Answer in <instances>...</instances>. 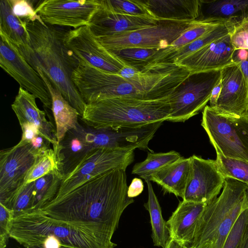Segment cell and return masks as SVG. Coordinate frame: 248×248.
<instances>
[{"label":"cell","mask_w":248,"mask_h":248,"mask_svg":"<svg viewBox=\"0 0 248 248\" xmlns=\"http://www.w3.org/2000/svg\"><path fill=\"white\" fill-rule=\"evenodd\" d=\"M126 170H108L36 210L69 225L91 232L115 247L112 236L126 207L134 202L127 195Z\"/></svg>","instance_id":"6da1fadb"},{"label":"cell","mask_w":248,"mask_h":248,"mask_svg":"<svg viewBox=\"0 0 248 248\" xmlns=\"http://www.w3.org/2000/svg\"><path fill=\"white\" fill-rule=\"evenodd\" d=\"M27 29L29 43L19 50L20 53L34 70H41L82 117L86 104L72 79L79 62L64 43L66 31L38 19L27 22Z\"/></svg>","instance_id":"7a4b0ae2"},{"label":"cell","mask_w":248,"mask_h":248,"mask_svg":"<svg viewBox=\"0 0 248 248\" xmlns=\"http://www.w3.org/2000/svg\"><path fill=\"white\" fill-rule=\"evenodd\" d=\"M170 113L169 97L157 100L118 97L87 104L80 119L96 129L136 127L167 121Z\"/></svg>","instance_id":"3957f363"},{"label":"cell","mask_w":248,"mask_h":248,"mask_svg":"<svg viewBox=\"0 0 248 248\" xmlns=\"http://www.w3.org/2000/svg\"><path fill=\"white\" fill-rule=\"evenodd\" d=\"M248 208V185L226 178L220 195L206 204L190 248H197L208 243H212V248H223L234 223Z\"/></svg>","instance_id":"277c9868"},{"label":"cell","mask_w":248,"mask_h":248,"mask_svg":"<svg viewBox=\"0 0 248 248\" xmlns=\"http://www.w3.org/2000/svg\"><path fill=\"white\" fill-rule=\"evenodd\" d=\"M50 235L73 248H114L91 232L69 225L38 210L14 218L10 237L25 248L42 244Z\"/></svg>","instance_id":"5b68a950"},{"label":"cell","mask_w":248,"mask_h":248,"mask_svg":"<svg viewBox=\"0 0 248 248\" xmlns=\"http://www.w3.org/2000/svg\"><path fill=\"white\" fill-rule=\"evenodd\" d=\"M220 79L221 70L190 73L169 96L170 113L167 121L184 122L198 114Z\"/></svg>","instance_id":"8992f818"},{"label":"cell","mask_w":248,"mask_h":248,"mask_svg":"<svg viewBox=\"0 0 248 248\" xmlns=\"http://www.w3.org/2000/svg\"><path fill=\"white\" fill-rule=\"evenodd\" d=\"M196 22L160 20L156 25L96 39L108 50L133 47L163 49Z\"/></svg>","instance_id":"52a82bcc"},{"label":"cell","mask_w":248,"mask_h":248,"mask_svg":"<svg viewBox=\"0 0 248 248\" xmlns=\"http://www.w3.org/2000/svg\"><path fill=\"white\" fill-rule=\"evenodd\" d=\"M134 160V151L94 149L65 175L55 198L65 195L90 179L108 170L116 169L126 170Z\"/></svg>","instance_id":"ba28073f"},{"label":"cell","mask_w":248,"mask_h":248,"mask_svg":"<svg viewBox=\"0 0 248 248\" xmlns=\"http://www.w3.org/2000/svg\"><path fill=\"white\" fill-rule=\"evenodd\" d=\"M39 156L31 143L20 141L0 152V203L6 205L24 184L25 178Z\"/></svg>","instance_id":"9c48e42d"},{"label":"cell","mask_w":248,"mask_h":248,"mask_svg":"<svg viewBox=\"0 0 248 248\" xmlns=\"http://www.w3.org/2000/svg\"><path fill=\"white\" fill-rule=\"evenodd\" d=\"M0 35V66L20 85L40 99L44 107L52 109L48 89L39 74L27 62L18 49Z\"/></svg>","instance_id":"30bf717a"},{"label":"cell","mask_w":248,"mask_h":248,"mask_svg":"<svg viewBox=\"0 0 248 248\" xmlns=\"http://www.w3.org/2000/svg\"><path fill=\"white\" fill-rule=\"evenodd\" d=\"M63 42L78 60L103 71L118 74L126 66L94 36L88 25L67 31Z\"/></svg>","instance_id":"8fae6325"},{"label":"cell","mask_w":248,"mask_h":248,"mask_svg":"<svg viewBox=\"0 0 248 248\" xmlns=\"http://www.w3.org/2000/svg\"><path fill=\"white\" fill-rule=\"evenodd\" d=\"M201 125L216 152L227 158L248 161V151L231 119L206 106L202 112Z\"/></svg>","instance_id":"7c38bea8"},{"label":"cell","mask_w":248,"mask_h":248,"mask_svg":"<svg viewBox=\"0 0 248 248\" xmlns=\"http://www.w3.org/2000/svg\"><path fill=\"white\" fill-rule=\"evenodd\" d=\"M220 90L213 108L220 114L238 119L248 114V84L236 62L221 69Z\"/></svg>","instance_id":"4fadbf2b"},{"label":"cell","mask_w":248,"mask_h":248,"mask_svg":"<svg viewBox=\"0 0 248 248\" xmlns=\"http://www.w3.org/2000/svg\"><path fill=\"white\" fill-rule=\"evenodd\" d=\"M99 5V0H45L35 10L45 24L77 29L89 25Z\"/></svg>","instance_id":"5bb4252c"},{"label":"cell","mask_w":248,"mask_h":248,"mask_svg":"<svg viewBox=\"0 0 248 248\" xmlns=\"http://www.w3.org/2000/svg\"><path fill=\"white\" fill-rule=\"evenodd\" d=\"M190 172L183 200L207 203L218 196L225 177L215 160L190 156Z\"/></svg>","instance_id":"9a60e30c"},{"label":"cell","mask_w":248,"mask_h":248,"mask_svg":"<svg viewBox=\"0 0 248 248\" xmlns=\"http://www.w3.org/2000/svg\"><path fill=\"white\" fill-rule=\"evenodd\" d=\"M62 159L64 176L71 171L92 150L101 148L98 129L78 122L75 128L70 130L59 144Z\"/></svg>","instance_id":"2e32d148"},{"label":"cell","mask_w":248,"mask_h":248,"mask_svg":"<svg viewBox=\"0 0 248 248\" xmlns=\"http://www.w3.org/2000/svg\"><path fill=\"white\" fill-rule=\"evenodd\" d=\"M235 50L228 34L188 55L177 64L190 73L221 70L234 62Z\"/></svg>","instance_id":"e0dca14e"},{"label":"cell","mask_w":248,"mask_h":248,"mask_svg":"<svg viewBox=\"0 0 248 248\" xmlns=\"http://www.w3.org/2000/svg\"><path fill=\"white\" fill-rule=\"evenodd\" d=\"M159 21L151 16L113 13L99 5L88 26L94 36L98 38L156 25Z\"/></svg>","instance_id":"ac0fdd59"},{"label":"cell","mask_w":248,"mask_h":248,"mask_svg":"<svg viewBox=\"0 0 248 248\" xmlns=\"http://www.w3.org/2000/svg\"><path fill=\"white\" fill-rule=\"evenodd\" d=\"M36 98L33 94L20 87L12 108L20 125L34 124L40 135L52 144L53 147H56L59 145L56 128L52 122L47 120L46 113L38 108Z\"/></svg>","instance_id":"d6986e66"},{"label":"cell","mask_w":248,"mask_h":248,"mask_svg":"<svg viewBox=\"0 0 248 248\" xmlns=\"http://www.w3.org/2000/svg\"><path fill=\"white\" fill-rule=\"evenodd\" d=\"M207 203L183 200L166 222L170 237L190 247L198 221Z\"/></svg>","instance_id":"ffe728a7"},{"label":"cell","mask_w":248,"mask_h":248,"mask_svg":"<svg viewBox=\"0 0 248 248\" xmlns=\"http://www.w3.org/2000/svg\"><path fill=\"white\" fill-rule=\"evenodd\" d=\"M149 15L159 20L193 21L199 16L200 0H139Z\"/></svg>","instance_id":"44dd1931"},{"label":"cell","mask_w":248,"mask_h":248,"mask_svg":"<svg viewBox=\"0 0 248 248\" xmlns=\"http://www.w3.org/2000/svg\"><path fill=\"white\" fill-rule=\"evenodd\" d=\"M190 169V157L182 156L153 174L150 181L160 186L164 193H172L183 199Z\"/></svg>","instance_id":"7402d4cb"},{"label":"cell","mask_w":248,"mask_h":248,"mask_svg":"<svg viewBox=\"0 0 248 248\" xmlns=\"http://www.w3.org/2000/svg\"><path fill=\"white\" fill-rule=\"evenodd\" d=\"M35 70L45 82L51 96V110L54 117L58 142L59 144L68 131L77 127L79 114L77 110L64 98L61 92L52 84L40 69L36 68Z\"/></svg>","instance_id":"603a6c76"},{"label":"cell","mask_w":248,"mask_h":248,"mask_svg":"<svg viewBox=\"0 0 248 248\" xmlns=\"http://www.w3.org/2000/svg\"><path fill=\"white\" fill-rule=\"evenodd\" d=\"M200 14L196 20L217 18L237 23L248 15V0H200Z\"/></svg>","instance_id":"cb8c5ba5"},{"label":"cell","mask_w":248,"mask_h":248,"mask_svg":"<svg viewBox=\"0 0 248 248\" xmlns=\"http://www.w3.org/2000/svg\"><path fill=\"white\" fill-rule=\"evenodd\" d=\"M0 34L6 37L19 50L29 43L27 22L16 16L13 12L10 0L0 1Z\"/></svg>","instance_id":"d4e9b609"},{"label":"cell","mask_w":248,"mask_h":248,"mask_svg":"<svg viewBox=\"0 0 248 248\" xmlns=\"http://www.w3.org/2000/svg\"><path fill=\"white\" fill-rule=\"evenodd\" d=\"M236 23L228 20L220 24L193 42L169 54L160 62L177 64L186 57L202 47L228 34L233 31Z\"/></svg>","instance_id":"484cf974"},{"label":"cell","mask_w":248,"mask_h":248,"mask_svg":"<svg viewBox=\"0 0 248 248\" xmlns=\"http://www.w3.org/2000/svg\"><path fill=\"white\" fill-rule=\"evenodd\" d=\"M196 23L184 32L168 47L160 49L151 64L160 62L164 58L184 46L193 42L217 26L226 22V20L209 18L196 20Z\"/></svg>","instance_id":"4316f807"},{"label":"cell","mask_w":248,"mask_h":248,"mask_svg":"<svg viewBox=\"0 0 248 248\" xmlns=\"http://www.w3.org/2000/svg\"><path fill=\"white\" fill-rule=\"evenodd\" d=\"M145 182L148 187V198L144 206L150 217L152 238L154 246L164 248L170 237L166 222L162 217L161 208L151 181L146 180Z\"/></svg>","instance_id":"83f0119b"},{"label":"cell","mask_w":248,"mask_h":248,"mask_svg":"<svg viewBox=\"0 0 248 248\" xmlns=\"http://www.w3.org/2000/svg\"><path fill=\"white\" fill-rule=\"evenodd\" d=\"M59 152L60 147L58 145L48 149L38 157L27 173L24 179V184L34 182L44 175L52 173L64 177L62 159Z\"/></svg>","instance_id":"f1b7e54d"},{"label":"cell","mask_w":248,"mask_h":248,"mask_svg":"<svg viewBox=\"0 0 248 248\" xmlns=\"http://www.w3.org/2000/svg\"><path fill=\"white\" fill-rule=\"evenodd\" d=\"M181 157V155L175 151L166 153L148 152L144 160L135 164L132 173L139 175L145 181H150L153 174Z\"/></svg>","instance_id":"f546056e"},{"label":"cell","mask_w":248,"mask_h":248,"mask_svg":"<svg viewBox=\"0 0 248 248\" xmlns=\"http://www.w3.org/2000/svg\"><path fill=\"white\" fill-rule=\"evenodd\" d=\"M63 178V176L52 173L34 181L33 205L31 211L41 208L55 198Z\"/></svg>","instance_id":"4dcf8cb0"},{"label":"cell","mask_w":248,"mask_h":248,"mask_svg":"<svg viewBox=\"0 0 248 248\" xmlns=\"http://www.w3.org/2000/svg\"><path fill=\"white\" fill-rule=\"evenodd\" d=\"M160 50L133 47L108 50L126 66L141 71L152 62Z\"/></svg>","instance_id":"1f68e13d"},{"label":"cell","mask_w":248,"mask_h":248,"mask_svg":"<svg viewBox=\"0 0 248 248\" xmlns=\"http://www.w3.org/2000/svg\"><path fill=\"white\" fill-rule=\"evenodd\" d=\"M216 154V160L225 178H233L248 185V161L227 158L218 152Z\"/></svg>","instance_id":"d6a6232c"},{"label":"cell","mask_w":248,"mask_h":248,"mask_svg":"<svg viewBox=\"0 0 248 248\" xmlns=\"http://www.w3.org/2000/svg\"><path fill=\"white\" fill-rule=\"evenodd\" d=\"M34 182L24 184L13 195L6 207L14 212V217L32 211L33 205Z\"/></svg>","instance_id":"836d02e7"},{"label":"cell","mask_w":248,"mask_h":248,"mask_svg":"<svg viewBox=\"0 0 248 248\" xmlns=\"http://www.w3.org/2000/svg\"><path fill=\"white\" fill-rule=\"evenodd\" d=\"M99 3L102 8L113 13L133 16H151L139 0H99Z\"/></svg>","instance_id":"e575fe53"},{"label":"cell","mask_w":248,"mask_h":248,"mask_svg":"<svg viewBox=\"0 0 248 248\" xmlns=\"http://www.w3.org/2000/svg\"><path fill=\"white\" fill-rule=\"evenodd\" d=\"M248 234V208L243 211L234 223L223 248H236Z\"/></svg>","instance_id":"d590c367"},{"label":"cell","mask_w":248,"mask_h":248,"mask_svg":"<svg viewBox=\"0 0 248 248\" xmlns=\"http://www.w3.org/2000/svg\"><path fill=\"white\" fill-rule=\"evenodd\" d=\"M13 210L0 203V248H5L13 226Z\"/></svg>","instance_id":"8d00e7d4"},{"label":"cell","mask_w":248,"mask_h":248,"mask_svg":"<svg viewBox=\"0 0 248 248\" xmlns=\"http://www.w3.org/2000/svg\"><path fill=\"white\" fill-rule=\"evenodd\" d=\"M232 43L235 50H248V17L237 22L230 34Z\"/></svg>","instance_id":"74e56055"},{"label":"cell","mask_w":248,"mask_h":248,"mask_svg":"<svg viewBox=\"0 0 248 248\" xmlns=\"http://www.w3.org/2000/svg\"><path fill=\"white\" fill-rule=\"evenodd\" d=\"M13 13L17 17L28 22L42 20L36 13L31 1L26 0H10Z\"/></svg>","instance_id":"f35d334b"},{"label":"cell","mask_w":248,"mask_h":248,"mask_svg":"<svg viewBox=\"0 0 248 248\" xmlns=\"http://www.w3.org/2000/svg\"><path fill=\"white\" fill-rule=\"evenodd\" d=\"M230 119L233 123L237 134L248 151V114L238 119Z\"/></svg>","instance_id":"ab89813d"},{"label":"cell","mask_w":248,"mask_h":248,"mask_svg":"<svg viewBox=\"0 0 248 248\" xmlns=\"http://www.w3.org/2000/svg\"><path fill=\"white\" fill-rule=\"evenodd\" d=\"M233 60L238 63L248 84V50L239 49L235 51Z\"/></svg>","instance_id":"60d3db41"},{"label":"cell","mask_w":248,"mask_h":248,"mask_svg":"<svg viewBox=\"0 0 248 248\" xmlns=\"http://www.w3.org/2000/svg\"><path fill=\"white\" fill-rule=\"evenodd\" d=\"M22 129V136L20 141L30 143L36 136L39 135L38 128L32 124H26L20 125Z\"/></svg>","instance_id":"b9f144b4"},{"label":"cell","mask_w":248,"mask_h":248,"mask_svg":"<svg viewBox=\"0 0 248 248\" xmlns=\"http://www.w3.org/2000/svg\"><path fill=\"white\" fill-rule=\"evenodd\" d=\"M144 185L141 179L138 178L133 179L128 186L127 195L129 198H133L140 195L143 191Z\"/></svg>","instance_id":"7bdbcfd3"},{"label":"cell","mask_w":248,"mask_h":248,"mask_svg":"<svg viewBox=\"0 0 248 248\" xmlns=\"http://www.w3.org/2000/svg\"><path fill=\"white\" fill-rule=\"evenodd\" d=\"M42 245L44 248H61L64 245L56 237L50 235L45 238Z\"/></svg>","instance_id":"ee69618b"},{"label":"cell","mask_w":248,"mask_h":248,"mask_svg":"<svg viewBox=\"0 0 248 248\" xmlns=\"http://www.w3.org/2000/svg\"><path fill=\"white\" fill-rule=\"evenodd\" d=\"M164 248H190L189 247L183 245L177 241L169 237L166 242Z\"/></svg>","instance_id":"f6af8a7d"},{"label":"cell","mask_w":248,"mask_h":248,"mask_svg":"<svg viewBox=\"0 0 248 248\" xmlns=\"http://www.w3.org/2000/svg\"><path fill=\"white\" fill-rule=\"evenodd\" d=\"M236 248H248V234Z\"/></svg>","instance_id":"bcb514c9"},{"label":"cell","mask_w":248,"mask_h":248,"mask_svg":"<svg viewBox=\"0 0 248 248\" xmlns=\"http://www.w3.org/2000/svg\"><path fill=\"white\" fill-rule=\"evenodd\" d=\"M26 248H44V247H43L42 244H41L40 245L28 247ZM61 248H73L69 247V246L63 245Z\"/></svg>","instance_id":"7dc6e473"},{"label":"cell","mask_w":248,"mask_h":248,"mask_svg":"<svg viewBox=\"0 0 248 248\" xmlns=\"http://www.w3.org/2000/svg\"><path fill=\"white\" fill-rule=\"evenodd\" d=\"M212 248V243H208L204 244L197 248Z\"/></svg>","instance_id":"c3c4849f"},{"label":"cell","mask_w":248,"mask_h":248,"mask_svg":"<svg viewBox=\"0 0 248 248\" xmlns=\"http://www.w3.org/2000/svg\"><path fill=\"white\" fill-rule=\"evenodd\" d=\"M246 16H248V15Z\"/></svg>","instance_id":"681fc988"}]
</instances>
